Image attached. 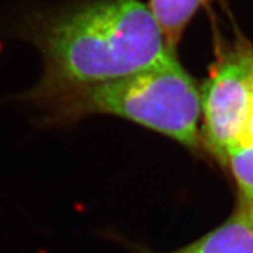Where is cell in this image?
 <instances>
[{
    "instance_id": "6da1fadb",
    "label": "cell",
    "mask_w": 253,
    "mask_h": 253,
    "mask_svg": "<svg viewBox=\"0 0 253 253\" xmlns=\"http://www.w3.org/2000/svg\"><path fill=\"white\" fill-rule=\"evenodd\" d=\"M39 48L44 73L16 100L42 106L60 94L128 77L168 54L163 34L140 0H80L21 25Z\"/></svg>"
},
{
    "instance_id": "7a4b0ae2",
    "label": "cell",
    "mask_w": 253,
    "mask_h": 253,
    "mask_svg": "<svg viewBox=\"0 0 253 253\" xmlns=\"http://www.w3.org/2000/svg\"><path fill=\"white\" fill-rule=\"evenodd\" d=\"M39 107L47 110L52 122L113 115L169 137L190 150L202 146V92L177 53L128 77L60 94Z\"/></svg>"
},
{
    "instance_id": "3957f363",
    "label": "cell",
    "mask_w": 253,
    "mask_h": 253,
    "mask_svg": "<svg viewBox=\"0 0 253 253\" xmlns=\"http://www.w3.org/2000/svg\"><path fill=\"white\" fill-rule=\"evenodd\" d=\"M202 92V146L221 163L239 146L253 105V47L242 39L221 50Z\"/></svg>"
},
{
    "instance_id": "277c9868",
    "label": "cell",
    "mask_w": 253,
    "mask_h": 253,
    "mask_svg": "<svg viewBox=\"0 0 253 253\" xmlns=\"http://www.w3.org/2000/svg\"><path fill=\"white\" fill-rule=\"evenodd\" d=\"M168 253H253V202L238 200L233 213L221 225Z\"/></svg>"
},
{
    "instance_id": "5b68a950",
    "label": "cell",
    "mask_w": 253,
    "mask_h": 253,
    "mask_svg": "<svg viewBox=\"0 0 253 253\" xmlns=\"http://www.w3.org/2000/svg\"><path fill=\"white\" fill-rule=\"evenodd\" d=\"M207 0H150L149 9L163 34L167 47L177 52V45L200 7Z\"/></svg>"
},
{
    "instance_id": "8992f818",
    "label": "cell",
    "mask_w": 253,
    "mask_h": 253,
    "mask_svg": "<svg viewBox=\"0 0 253 253\" xmlns=\"http://www.w3.org/2000/svg\"><path fill=\"white\" fill-rule=\"evenodd\" d=\"M225 164L237 185L238 200L253 202V145L234 149Z\"/></svg>"
},
{
    "instance_id": "52a82bcc",
    "label": "cell",
    "mask_w": 253,
    "mask_h": 253,
    "mask_svg": "<svg viewBox=\"0 0 253 253\" xmlns=\"http://www.w3.org/2000/svg\"><path fill=\"white\" fill-rule=\"evenodd\" d=\"M250 145H253V105L252 109H251L250 117H248V120H247L246 129H244L243 137H242L239 146H250Z\"/></svg>"
}]
</instances>
